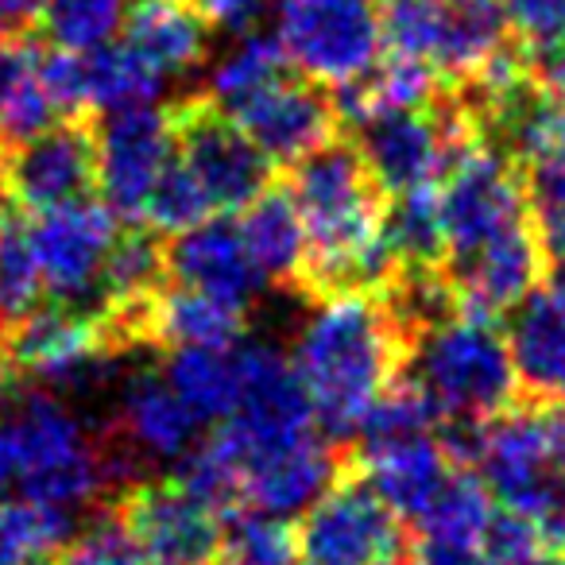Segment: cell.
I'll use <instances>...</instances> for the list:
<instances>
[{
	"mask_svg": "<svg viewBox=\"0 0 565 565\" xmlns=\"http://www.w3.org/2000/svg\"><path fill=\"white\" fill-rule=\"evenodd\" d=\"M63 565H159L148 550L136 546V539L125 531V523H94L71 539Z\"/></svg>",
	"mask_w": 565,
	"mask_h": 565,
	"instance_id": "38",
	"label": "cell"
},
{
	"mask_svg": "<svg viewBox=\"0 0 565 565\" xmlns=\"http://www.w3.org/2000/svg\"><path fill=\"white\" fill-rule=\"evenodd\" d=\"M167 380L190 403L202 423H225L244 392L241 345H190L171 349Z\"/></svg>",
	"mask_w": 565,
	"mask_h": 565,
	"instance_id": "25",
	"label": "cell"
},
{
	"mask_svg": "<svg viewBox=\"0 0 565 565\" xmlns=\"http://www.w3.org/2000/svg\"><path fill=\"white\" fill-rule=\"evenodd\" d=\"M557 546H562V554H565V523H562V531H557Z\"/></svg>",
	"mask_w": 565,
	"mask_h": 565,
	"instance_id": "50",
	"label": "cell"
},
{
	"mask_svg": "<svg viewBox=\"0 0 565 565\" xmlns=\"http://www.w3.org/2000/svg\"><path fill=\"white\" fill-rule=\"evenodd\" d=\"M12 395V376H9V364H0V407L9 403Z\"/></svg>",
	"mask_w": 565,
	"mask_h": 565,
	"instance_id": "48",
	"label": "cell"
},
{
	"mask_svg": "<svg viewBox=\"0 0 565 565\" xmlns=\"http://www.w3.org/2000/svg\"><path fill=\"white\" fill-rule=\"evenodd\" d=\"M550 441H554V469L565 488V411H550Z\"/></svg>",
	"mask_w": 565,
	"mask_h": 565,
	"instance_id": "45",
	"label": "cell"
},
{
	"mask_svg": "<svg viewBox=\"0 0 565 565\" xmlns=\"http://www.w3.org/2000/svg\"><path fill=\"white\" fill-rule=\"evenodd\" d=\"M43 291H47V282H43L28 225L0 217V318L4 322L28 318L32 310H40Z\"/></svg>",
	"mask_w": 565,
	"mask_h": 565,
	"instance_id": "33",
	"label": "cell"
},
{
	"mask_svg": "<svg viewBox=\"0 0 565 565\" xmlns=\"http://www.w3.org/2000/svg\"><path fill=\"white\" fill-rule=\"evenodd\" d=\"M287 51H282L279 35L264 32H244V40L233 51H225V58H217L210 71V102H217L221 109H236L244 97H252L256 89H264L267 82H275L279 74H287Z\"/></svg>",
	"mask_w": 565,
	"mask_h": 565,
	"instance_id": "31",
	"label": "cell"
},
{
	"mask_svg": "<svg viewBox=\"0 0 565 565\" xmlns=\"http://www.w3.org/2000/svg\"><path fill=\"white\" fill-rule=\"evenodd\" d=\"M9 179V159H4V151H0V182Z\"/></svg>",
	"mask_w": 565,
	"mask_h": 565,
	"instance_id": "49",
	"label": "cell"
},
{
	"mask_svg": "<svg viewBox=\"0 0 565 565\" xmlns=\"http://www.w3.org/2000/svg\"><path fill=\"white\" fill-rule=\"evenodd\" d=\"M35 58H40V47H32V43L0 40V120H4V113H9L12 97L20 94V86L28 82Z\"/></svg>",
	"mask_w": 565,
	"mask_h": 565,
	"instance_id": "40",
	"label": "cell"
},
{
	"mask_svg": "<svg viewBox=\"0 0 565 565\" xmlns=\"http://www.w3.org/2000/svg\"><path fill=\"white\" fill-rule=\"evenodd\" d=\"M472 465L503 508L542 519L557 539L565 523V488L554 469L550 411L519 407L480 423Z\"/></svg>",
	"mask_w": 565,
	"mask_h": 565,
	"instance_id": "5",
	"label": "cell"
},
{
	"mask_svg": "<svg viewBox=\"0 0 565 565\" xmlns=\"http://www.w3.org/2000/svg\"><path fill=\"white\" fill-rule=\"evenodd\" d=\"M225 554L228 565H299V531L287 515H271L259 508L225 511Z\"/></svg>",
	"mask_w": 565,
	"mask_h": 565,
	"instance_id": "32",
	"label": "cell"
},
{
	"mask_svg": "<svg viewBox=\"0 0 565 565\" xmlns=\"http://www.w3.org/2000/svg\"><path fill=\"white\" fill-rule=\"evenodd\" d=\"M526 217L550 259H565V163H531L523 179Z\"/></svg>",
	"mask_w": 565,
	"mask_h": 565,
	"instance_id": "37",
	"label": "cell"
},
{
	"mask_svg": "<svg viewBox=\"0 0 565 565\" xmlns=\"http://www.w3.org/2000/svg\"><path fill=\"white\" fill-rule=\"evenodd\" d=\"M74 539V511L55 503L20 500L0 503V565H40Z\"/></svg>",
	"mask_w": 565,
	"mask_h": 565,
	"instance_id": "30",
	"label": "cell"
},
{
	"mask_svg": "<svg viewBox=\"0 0 565 565\" xmlns=\"http://www.w3.org/2000/svg\"><path fill=\"white\" fill-rule=\"evenodd\" d=\"M488 120L500 125L519 156L531 163H565V97L550 94L539 78Z\"/></svg>",
	"mask_w": 565,
	"mask_h": 565,
	"instance_id": "29",
	"label": "cell"
},
{
	"mask_svg": "<svg viewBox=\"0 0 565 565\" xmlns=\"http://www.w3.org/2000/svg\"><path fill=\"white\" fill-rule=\"evenodd\" d=\"M403 542L399 515L364 477L338 480L299 526L302 565H392Z\"/></svg>",
	"mask_w": 565,
	"mask_h": 565,
	"instance_id": "10",
	"label": "cell"
},
{
	"mask_svg": "<svg viewBox=\"0 0 565 565\" xmlns=\"http://www.w3.org/2000/svg\"><path fill=\"white\" fill-rule=\"evenodd\" d=\"M562 399H565V392H562Z\"/></svg>",
	"mask_w": 565,
	"mask_h": 565,
	"instance_id": "52",
	"label": "cell"
},
{
	"mask_svg": "<svg viewBox=\"0 0 565 565\" xmlns=\"http://www.w3.org/2000/svg\"><path fill=\"white\" fill-rule=\"evenodd\" d=\"M163 74L143 63L132 47H105L78 51V109L94 113H120L136 105H151L163 94Z\"/></svg>",
	"mask_w": 565,
	"mask_h": 565,
	"instance_id": "26",
	"label": "cell"
},
{
	"mask_svg": "<svg viewBox=\"0 0 565 565\" xmlns=\"http://www.w3.org/2000/svg\"><path fill=\"white\" fill-rule=\"evenodd\" d=\"M132 0H47L43 28L63 51H97L125 28Z\"/></svg>",
	"mask_w": 565,
	"mask_h": 565,
	"instance_id": "34",
	"label": "cell"
},
{
	"mask_svg": "<svg viewBox=\"0 0 565 565\" xmlns=\"http://www.w3.org/2000/svg\"><path fill=\"white\" fill-rule=\"evenodd\" d=\"M534 74H539V82L550 89V94L565 97V35H562V40L550 43V47H542Z\"/></svg>",
	"mask_w": 565,
	"mask_h": 565,
	"instance_id": "42",
	"label": "cell"
},
{
	"mask_svg": "<svg viewBox=\"0 0 565 565\" xmlns=\"http://www.w3.org/2000/svg\"><path fill=\"white\" fill-rule=\"evenodd\" d=\"M12 454V477L24 495L55 508L78 511L105 488L128 484L140 469L120 441H97L71 403L47 392L20 399L4 426Z\"/></svg>",
	"mask_w": 565,
	"mask_h": 565,
	"instance_id": "3",
	"label": "cell"
},
{
	"mask_svg": "<svg viewBox=\"0 0 565 565\" xmlns=\"http://www.w3.org/2000/svg\"><path fill=\"white\" fill-rule=\"evenodd\" d=\"M179 125L156 105L109 113L97 128V186L120 217H143L156 182L174 163Z\"/></svg>",
	"mask_w": 565,
	"mask_h": 565,
	"instance_id": "11",
	"label": "cell"
},
{
	"mask_svg": "<svg viewBox=\"0 0 565 565\" xmlns=\"http://www.w3.org/2000/svg\"><path fill=\"white\" fill-rule=\"evenodd\" d=\"M47 0H0V28H28L43 17Z\"/></svg>",
	"mask_w": 565,
	"mask_h": 565,
	"instance_id": "44",
	"label": "cell"
},
{
	"mask_svg": "<svg viewBox=\"0 0 565 565\" xmlns=\"http://www.w3.org/2000/svg\"><path fill=\"white\" fill-rule=\"evenodd\" d=\"M500 9L526 51H542L565 35V0H500Z\"/></svg>",
	"mask_w": 565,
	"mask_h": 565,
	"instance_id": "39",
	"label": "cell"
},
{
	"mask_svg": "<svg viewBox=\"0 0 565 565\" xmlns=\"http://www.w3.org/2000/svg\"><path fill=\"white\" fill-rule=\"evenodd\" d=\"M4 182L12 198L32 213L78 202L97 182V132L78 120H66L32 140H20Z\"/></svg>",
	"mask_w": 565,
	"mask_h": 565,
	"instance_id": "16",
	"label": "cell"
},
{
	"mask_svg": "<svg viewBox=\"0 0 565 565\" xmlns=\"http://www.w3.org/2000/svg\"><path fill=\"white\" fill-rule=\"evenodd\" d=\"M411 341L415 333L387 299L361 287L322 295L295 338L291 364L326 438L361 430L369 407L392 384V372L407 361Z\"/></svg>",
	"mask_w": 565,
	"mask_h": 565,
	"instance_id": "1",
	"label": "cell"
},
{
	"mask_svg": "<svg viewBox=\"0 0 565 565\" xmlns=\"http://www.w3.org/2000/svg\"><path fill=\"white\" fill-rule=\"evenodd\" d=\"M210 28H225V32H244L252 20L264 12V0H194Z\"/></svg>",
	"mask_w": 565,
	"mask_h": 565,
	"instance_id": "41",
	"label": "cell"
},
{
	"mask_svg": "<svg viewBox=\"0 0 565 565\" xmlns=\"http://www.w3.org/2000/svg\"><path fill=\"white\" fill-rule=\"evenodd\" d=\"M282 51L318 86H345L376 66L384 43L380 0H275Z\"/></svg>",
	"mask_w": 565,
	"mask_h": 565,
	"instance_id": "6",
	"label": "cell"
},
{
	"mask_svg": "<svg viewBox=\"0 0 565 565\" xmlns=\"http://www.w3.org/2000/svg\"><path fill=\"white\" fill-rule=\"evenodd\" d=\"M228 117L271 163H299L310 151L326 148L341 120L333 97L322 94L315 78H291V74H279L264 89L244 97L236 109H228Z\"/></svg>",
	"mask_w": 565,
	"mask_h": 565,
	"instance_id": "14",
	"label": "cell"
},
{
	"mask_svg": "<svg viewBox=\"0 0 565 565\" xmlns=\"http://www.w3.org/2000/svg\"><path fill=\"white\" fill-rule=\"evenodd\" d=\"M117 330L113 322L86 315L82 307L58 302L51 310H32L17 322L9 356L24 376L51 392H82L109 372Z\"/></svg>",
	"mask_w": 565,
	"mask_h": 565,
	"instance_id": "8",
	"label": "cell"
},
{
	"mask_svg": "<svg viewBox=\"0 0 565 565\" xmlns=\"http://www.w3.org/2000/svg\"><path fill=\"white\" fill-rule=\"evenodd\" d=\"M40 256V271L47 291L58 302L82 307L86 299L102 295V271L117 244V213L109 202H78L55 205V210L35 213L28 225Z\"/></svg>",
	"mask_w": 565,
	"mask_h": 565,
	"instance_id": "12",
	"label": "cell"
},
{
	"mask_svg": "<svg viewBox=\"0 0 565 565\" xmlns=\"http://www.w3.org/2000/svg\"><path fill=\"white\" fill-rule=\"evenodd\" d=\"M120 523L159 565H217V554L225 550L221 511L182 480L128 488Z\"/></svg>",
	"mask_w": 565,
	"mask_h": 565,
	"instance_id": "13",
	"label": "cell"
},
{
	"mask_svg": "<svg viewBox=\"0 0 565 565\" xmlns=\"http://www.w3.org/2000/svg\"><path fill=\"white\" fill-rule=\"evenodd\" d=\"M338 472H341L338 457H333L326 434L318 430L310 438L295 441V446L252 457L241 472V503L287 519L307 515L338 484Z\"/></svg>",
	"mask_w": 565,
	"mask_h": 565,
	"instance_id": "17",
	"label": "cell"
},
{
	"mask_svg": "<svg viewBox=\"0 0 565 565\" xmlns=\"http://www.w3.org/2000/svg\"><path fill=\"white\" fill-rule=\"evenodd\" d=\"M449 259L469 256L492 236L526 221V190L519 171L484 136L465 143L449 163L438 190Z\"/></svg>",
	"mask_w": 565,
	"mask_h": 565,
	"instance_id": "7",
	"label": "cell"
},
{
	"mask_svg": "<svg viewBox=\"0 0 565 565\" xmlns=\"http://www.w3.org/2000/svg\"><path fill=\"white\" fill-rule=\"evenodd\" d=\"M174 125H179L182 163L198 174L213 210L236 213L267 190L271 159L248 140V132L217 102L194 97V102L179 105Z\"/></svg>",
	"mask_w": 565,
	"mask_h": 565,
	"instance_id": "9",
	"label": "cell"
},
{
	"mask_svg": "<svg viewBox=\"0 0 565 565\" xmlns=\"http://www.w3.org/2000/svg\"><path fill=\"white\" fill-rule=\"evenodd\" d=\"M546 271V248L534 233L531 217L515 228L492 236L469 256L449 259V291L457 310H469L480 318H500L515 310L539 291V279Z\"/></svg>",
	"mask_w": 565,
	"mask_h": 565,
	"instance_id": "15",
	"label": "cell"
},
{
	"mask_svg": "<svg viewBox=\"0 0 565 565\" xmlns=\"http://www.w3.org/2000/svg\"><path fill=\"white\" fill-rule=\"evenodd\" d=\"M125 43L163 78H186L210 55V20L194 0H132Z\"/></svg>",
	"mask_w": 565,
	"mask_h": 565,
	"instance_id": "21",
	"label": "cell"
},
{
	"mask_svg": "<svg viewBox=\"0 0 565 565\" xmlns=\"http://www.w3.org/2000/svg\"><path fill=\"white\" fill-rule=\"evenodd\" d=\"M143 333L167 349L190 345H241L244 338V307L217 299L198 287H174L159 291L143 315Z\"/></svg>",
	"mask_w": 565,
	"mask_h": 565,
	"instance_id": "22",
	"label": "cell"
},
{
	"mask_svg": "<svg viewBox=\"0 0 565 565\" xmlns=\"http://www.w3.org/2000/svg\"><path fill=\"white\" fill-rule=\"evenodd\" d=\"M426 565H492L484 546H423Z\"/></svg>",
	"mask_w": 565,
	"mask_h": 565,
	"instance_id": "43",
	"label": "cell"
},
{
	"mask_svg": "<svg viewBox=\"0 0 565 565\" xmlns=\"http://www.w3.org/2000/svg\"><path fill=\"white\" fill-rule=\"evenodd\" d=\"M508 345L519 384L542 399L565 392V307L554 299V291H534L526 302H519Z\"/></svg>",
	"mask_w": 565,
	"mask_h": 565,
	"instance_id": "24",
	"label": "cell"
},
{
	"mask_svg": "<svg viewBox=\"0 0 565 565\" xmlns=\"http://www.w3.org/2000/svg\"><path fill=\"white\" fill-rule=\"evenodd\" d=\"M438 411L430 407L426 392L415 380H392L380 392V399L369 407L361 423V446H387V441H407L430 434Z\"/></svg>",
	"mask_w": 565,
	"mask_h": 565,
	"instance_id": "35",
	"label": "cell"
},
{
	"mask_svg": "<svg viewBox=\"0 0 565 565\" xmlns=\"http://www.w3.org/2000/svg\"><path fill=\"white\" fill-rule=\"evenodd\" d=\"M236 225L267 282H307L310 244L291 190H264L256 202L244 205Z\"/></svg>",
	"mask_w": 565,
	"mask_h": 565,
	"instance_id": "23",
	"label": "cell"
},
{
	"mask_svg": "<svg viewBox=\"0 0 565 565\" xmlns=\"http://www.w3.org/2000/svg\"><path fill=\"white\" fill-rule=\"evenodd\" d=\"M550 291H554V299L565 307V259H557V271H554V282H550Z\"/></svg>",
	"mask_w": 565,
	"mask_h": 565,
	"instance_id": "47",
	"label": "cell"
},
{
	"mask_svg": "<svg viewBox=\"0 0 565 565\" xmlns=\"http://www.w3.org/2000/svg\"><path fill=\"white\" fill-rule=\"evenodd\" d=\"M9 480H12V454H9V438L0 434V492H4Z\"/></svg>",
	"mask_w": 565,
	"mask_h": 565,
	"instance_id": "46",
	"label": "cell"
},
{
	"mask_svg": "<svg viewBox=\"0 0 565 565\" xmlns=\"http://www.w3.org/2000/svg\"><path fill=\"white\" fill-rule=\"evenodd\" d=\"M167 264L182 287H198V291L241 302V307H248V299H256L267 282V275L259 271L248 244H244L241 225H233V221L210 217L179 233L167 252Z\"/></svg>",
	"mask_w": 565,
	"mask_h": 565,
	"instance_id": "19",
	"label": "cell"
},
{
	"mask_svg": "<svg viewBox=\"0 0 565 565\" xmlns=\"http://www.w3.org/2000/svg\"><path fill=\"white\" fill-rule=\"evenodd\" d=\"M291 198L307 225V287L310 291H376L395 279L392 248L384 241L380 182L361 148L326 143L291 163Z\"/></svg>",
	"mask_w": 565,
	"mask_h": 565,
	"instance_id": "2",
	"label": "cell"
},
{
	"mask_svg": "<svg viewBox=\"0 0 565 565\" xmlns=\"http://www.w3.org/2000/svg\"><path fill=\"white\" fill-rule=\"evenodd\" d=\"M384 241L403 275L438 271L441 256H449L438 190L423 186L407 190V194H392V205L384 210Z\"/></svg>",
	"mask_w": 565,
	"mask_h": 565,
	"instance_id": "27",
	"label": "cell"
},
{
	"mask_svg": "<svg viewBox=\"0 0 565 565\" xmlns=\"http://www.w3.org/2000/svg\"><path fill=\"white\" fill-rule=\"evenodd\" d=\"M210 213H213L210 194H205V186L198 182V174L182 163V156L167 167L163 179L151 190L148 205H143V221H148L156 233H171V236L210 221Z\"/></svg>",
	"mask_w": 565,
	"mask_h": 565,
	"instance_id": "36",
	"label": "cell"
},
{
	"mask_svg": "<svg viewBox=\"0 0 565 565\" xmlns=\"http://www.w3.org/2000/svg\"><path fill=\"white\" fill-rule=\"evenodd\" d=\"M407 361L415 384L449 426H480L511 411L519 395V372L511 345L495 333L492 318L449 310L415 333Z\"/></svg>",
	"mask_w": 565,
	"mask_h": 565,
	"instance_id": "4",
	"label": "cell"
},
{
	"mask_svg": "<svg viewBox=\"0 0 565 565\" xmlns=\"http://www.w3.org/2000/svg\"><path fill=\"white\" fill-rule=\"evenodd\" d=\"M457 469H461V461L449 454L446 441L430 438V434L387 441V446H361L364 484L403 519L423 515Z\"/></svg>",
	"mask_w": 565,
	"mask_h": 565,
	"instance_id": "20",
	"label": "cell"
},
{
	"mask_svg": "<svg viewBox=\"0 0 565 565\" xmlns=\"http://www.w3.org/2000/svg\"><path fill=\"white\" fill-rule=\"evenodd\" d=\"M392 565H426V562H407V557H395Z\"/></svg>",
	"mask_w": 565,
	"mask_h": 565,
	"instance_id": "51",
	"label": "cell"
},
{
	"mask_svg": "<svg viewBox=\"0 0 565 565\" xmlns=\"http://www.w3.org/2000/svg\"><path fill=\"white\" fill-rule=\"evenodd\" d=\"M492 515L495 508L488 484L461 465L430 500V508L415 519V526L423 534V546H480Z\"/></svg>",
	"mask_w": 565,
	"mask_h": 565,
	"instance_id": "28",
	"label": "cell"
},
{
	"mask_svg": "<svg viewBox=\"0 0 565 565\" xmlns=\"http://www.w3.org/2000/svg\"><path fill=\"white\" fill-rule=\"evenodd\" d=\"M202 418L190 403L174 392L167 372H136L125 384L117 403V434L120 446L136 461H182L198 446Z\"/></svg>",
	"mask_w": 565,
	"mask_h": 565,
	"instance_id": "18",
	"label": "cell"
}]
</instances>
